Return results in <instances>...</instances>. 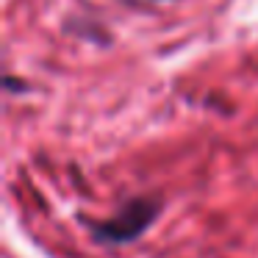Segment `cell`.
<instances>
[{
    "label": "cell",
    "instance_id": "6da1fadb",
    "mask_svg": "<svg viewBox=\"0 0 258 258\" xmlns=\"http://www.w3.org/2000/svg\"><path fill=\"white\" fill-rule=\"evenodd\" d=\"M158 211H161V203L156 197H134L114 217H108V219L95 225V239L106 241V244L134 241L150 228V222L158 217Z\"/></svg>",
    "mask_w": 258,
    "mask_h": 258
}]
</instances>
